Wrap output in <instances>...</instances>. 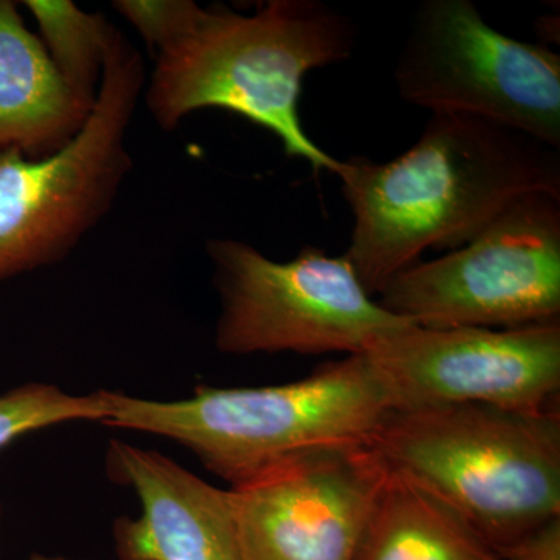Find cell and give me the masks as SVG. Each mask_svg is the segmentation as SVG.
<instances>
[{
    "label": "cell",
    "mask_w": 560,
    "mask_h": 560,
    "mask_svg": "<svg viewBox=\"0 0 560 560\" xmlns=\"http://www.w3.org/2000/svg\"><path fill=\"white\" fill-rule=\"evenodd\" d=\"M353 215L346 259L371 296L422 260L456 249L534 191L560 194L559 150L464 114H431L418 142L388 162L363 156L337 172Z\"/></svg>",
    "instance_id": "6da1fadb"
},
{
    "label": "cell",
    "mask_w": 560,
    "mask_h": 560,
    "mask_svg": "<svg viewBox=\"0 0 560 560\" xmlns=\"http://www.w3.org/2000/svg\"><path fill=\"white\" fill-rule=\"evenodd\" d=\"M352 20L319 0H271L254 14L198 10L156 54L147 105L162 128L198 109H226L271 131L290 158L337 175L341 161L301 124L302 83L312 70L352 57Z\"/></svg>",
    "instance_id": "7a4b0ae2"
},
{
    "label": "cell",
    "mask_w": 560,
    "mask_h": 560,
    "mask_svg": "<svg viewBox=\"0 0 560 560\" xmlns=\"http://www.w3.org/2000/svg\"><path fill=\"white\" fill-rule=\"evenodd\" d=\"M371 444L389 470L447 504L500 558L560 517L558 407L389 411Z\"/></svg>",
    "instance_id": "3957f363"
},
{
    "label": "cell",
    "mask_w": 560,
    "mask_h": 560,
    "mask_svg": "<svg viewBox=\"0 0 560 560\" xmlns=\"http://www.w3.org/2000/svg\"><path fill=\"white\" fill-rule=\"evenodd\" d=\"M103 397L102 423L176 442L231 488L296 453L371 441L390 411L364 353L329 361L308 377L282 385L198 386L180 400L106 389Z\"/></svg>",
    "instance_id": "277c9868"
},
{
    "label": "cell",
    "mask_w": 560,
    "mask_h": 560,
    "mask_svg": "<svg viewBox=\"0 0 560 560\" xmlns=\"http://www.w3.org/2000/svg\"><path fill=\"white\" fill-rule=\"evenodd\" d=\"M142 86L139 51L113 28L80 131L49 156L0 150V282L61 259L105 215L130 168L125 139Z\"/></svg>",
    "instance_id": "5b68a950"
},
{
    "label": "cell",
    "mask_w": 560,
    "mask_h": 560,
    "mask_svg": "<svg viewBox=\"0 0 560 560\" xmlns=\"http://www.w3.org/2000/svg\"><path fill=\"white\" fill-rule=\"evenodd\" d=\"M220 294L217 349L231 355L363 353L386 331L412 324L368 293L342 256L304 248L275 261L245 242L208 243Z\"/></svg>",
    "instance_id": "8992f818"
},
{
    "label": "cell",
    "mask_w": 560,
    "mask_h": 560,
    "mask_svg": "<svg viewBox=\"0 0 560 560\" xmlns=\"http://www.w3.org/2000/svg\"><path fill=\"white\" fill-rule=\"evenodd\" d=\"M378 304L420 327L515 329L560 316V194L512 202L466 245L397 272Z\"/></svg>",
    "instance_id": "52a82bcc"
},
{
    "label": "cell",
    "mask_w": 560,
    "mask_h": 560,
    "mask_svg": "<svg viewBox=\"0 0 560 560\" xmlns=\"http://www.w3.org/2000/svg\"><path fill=\"white\" fill-rule=\"evenodd\" d=\"M394 79L431 114L480 117L560 149L559 54L490 27L470 0L420 3Z\"/></svg>",
    "instance_id": "ba28073f"
},
{
    "label": "cell",
    "mask_w": 560,
    "mask_h": 560,
    "mask_svg": "<svg viewBox=\"0 0 560 560\" xmlns=\"http://www.w3.org/2000/svg\"><path fill=\"white\" fill-rule=\"evenodd\" d=\"M363 353L390 411L460 404L521 411L558 407L560 320L515 329L408 324L386 331Z\"/></svg>",
    "instance_id": "9c48e42d"
},
{
    "label": "cell",
    "mask_w": 560,
    "mask_h": 560,
    "mask_svg": "<svg viewBox=\"0 0 560 560\" xmlns=\"http://www.w3.org/2000/svg\"><path fill=\"white\" fill-rule=\"evenodd\" d=\"M388 475L361 441L296 453L234 486L243 559H355Z\"/></svg>",
    "instance_id": "30bf717a"
},
{
    "label": "cell",
    "mask_w": 560,
    "mask_h": 560,
    "mask_svg": "<svg viewBox=\"0 0 560 560\" xmlns=\"http://www.w3.org/2000/svg\"><path fill=\"white\" fill-rule=\"evenodd\" d=\"M113 480L138 497L136 517L114 522L119 560H245L230 489L209 485L156 451L113 440Z\"/></svg>",
    "instance_id": "8fae6325"
},
{
    "label": "cell",
    "mask_w": 560,
    "mask_h": 560,
    "mask_svg": "<svg viewBox=\"0 0 560 560\" xmlns=\"http://www.w3.org/2000/svg\"><path fill=\"white\" fill-rule=\"evenodd\" d=\"M92 106L27 31L16 3L0 0V150L49 156L80 131Z\"/></svg>",
    "instance_id": "7c38bea8"
},
{
    "label": "cell",
    "mask_w": 560,
    "mask_h": 560,
    "mask_svg": "<svg viewBox=\"0 0 560 560\" xmlns=\"http://www.w3.org/2000/svg\"><path fill=\"white\" fill-rule=\"evenodd\" d=\"M353 560H501L469 523L389 470Z\"/></svg>",
    "instance_id": "4fadbf2b"
},
{
    "label": "cell",
    "mask_w": 560,
    "mask_h": 560,
    "mask_svg": "<svg viewBox=\"0 0 560 560\" xmlns=\"http://www.w3.org/2000/svg\"><path fill=\"white\" fill-rule=\"evenodd\" d=\"M58 72L81 97L95 102L113 25L69 0H27Z\"/></svg>",
    "instance_id": "5bb4252c"
},
{
    "label": "cell",
    "mask_w": 560,
    "mask_h": 560,
    "mask_svg": "<svg viewBox=\"0 0 560 560\" xmlns=\"http://www.w3.org/2000/svg\"><path fill=\"white\" fill-rule=\"evenodd\" d=\"M106 408L103 389L66 393L51 383H25L0 394V452L14 441L69 422H103Z\"/></svg>",
    "instance_id": "9a60e30c"
},
{
    "label": "cell",
    "mask_w": 560,
    "mask_h": 560,
    "mask_svg": "<svg viewBox=\"0 0 560 560\" xmlns=\"http://www.w3.org/2000/svg\"><path fill=\"white\" fill-rule=\"evenodd\" d=\"M114 9L139 32L149 49L158 54L186 32L200 5L190 0H117Z\"/></svg>",
    "instance_id": "2e32d148"
},
{
    "label": "cell",
    "mask_w": 560,
    "mask_h": 560,
    "mask_svg": "<svg viewBox=\"0 0 560 560\" xmlns=\"http://www.w3.org/2000/svg\"><path fill=\"white\" fill-rule=\"evenodd\" d=\"M501 560H560V517L518 541Z\"/></svg>",
    "instance_id": "e0dca14e"
},
{
    "label": "cell",
    "mask_w": 560,
    "mask_h": 560,
    "mask_svg": "<svg viewBox=\"0 0 560 560\" xmlns=\"http://www.w3.org/2000/svg\"><path fill=\"white\" fill-rule=\"evenodd\" d=\"M27 560H83L66 558V556H47V555H32Z\"/></svg>",
    "instance_id": "ac0fdd59"
}]
</instances>
